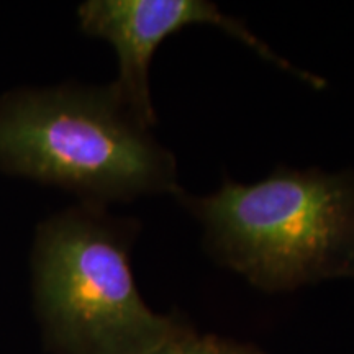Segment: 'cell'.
Returning a JSON list of instances; mask_svg holds the SVG:
<instances>
[{"instance_id": "2", "label": "cell", "mask_w": 354, "mask_h": 354, "mask_svg": "<svg viewBox=\"0 0 354 354\" xmlns=\"http://www.w3.org/2000/svg\"><path fill=\"white\" fill-rule=\"evenodd\" d=\"M0 167L87 203L180 192L176 158L107 87L61 86L0 99Z\"/></svg>"}, {"instance_id": "6", "label": "cell", "mask_w": 354, "mask_h": 354, "mask_svg": "<svg viewBox=\"0 0 354 354\" xmlns=\"http://www.w3.org/2000/svg\"><path fill=\"white\" fill-rule=\"evenodd\" d=\"M197 335V331L184 322L166 343H162L149 354H194Z\"/></svg>"}, {"instance_id": "5", "label": "cell", "mask_w": 354, "mask_h": 354, "mask_svg": "<svg viewBox=\"0 0 354 354\" xmlns=\"http://www.w3.org/2000/svg\"><path fill=\"white\" fill-rule=\"evenodd\" d=\"M194 354H266L250 343L234 342L218 335H197Z\"/></svg>"}, {"instance_id": "4", "label": "cell", "mask_w": 354, "mask_h": 354, "mask_svg": "<svg viewBox=\"0 0 354 354\" xmlns=\"http://www.w3.org/2000/svg\"><path fill=\"white\" fill-rule=\"evenodd\" d=\"M81 28L91 37L109 41L117 51L118 79L112 86L123 104L145 127L156 123L149 94V64L166 38L192 25H215L271 61L320 88L325 82L302 73L279 57L268 44L256 38L245 24L225 15L205 0H87L77 8Z\"/></svg>"}, {"instance_id": "3", "label": "cell", "mask_w": 354, "mask_h": 354, "mask_svg": "<svg viewBox=\"0 0 354 354\" xmlns=\"http://www.w3.org/2000/svg\"><path fill=\"white\" fill-rule=\"evenodd\" d=\"M138 227L87 205L53 216L33 250L35 307L56 354H149L184 320L154 312L130 264Z\"/></svg>"}, {"instance_id": "1", "label": "cell", "mask_w": 354, "mask_h": 354, "mask_svg": "<svg viewBox=\"0 0 354 354\" xmlns=\"http://www.w3.org/2000/svg\"><path fill=\"white\" fill-rule=\"evenodd\" d=\"M205 228L220 264L274 294L354 277V172L277 167L254 184L176 196Z\"/></svg>"}]
</instances>
